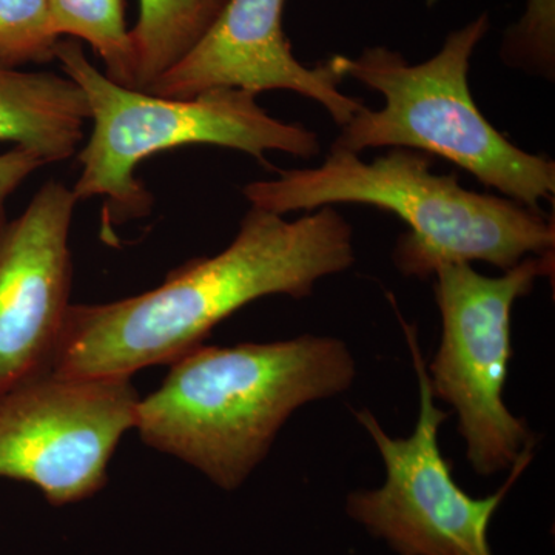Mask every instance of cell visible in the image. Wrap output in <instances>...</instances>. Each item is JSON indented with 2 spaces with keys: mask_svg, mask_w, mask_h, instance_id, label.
<instances>
[{
  "mask_svg": "<svg viewBox=\"0 0 555 555\" xmlns=\"http://www.w3.org/2000/svg\"><path fill=\"white\" fill-rule=\"evenodd\" d=\"M356 262L352 225L334 206L287 221L251 206L221 254L198 258L160 286L107 305H69L47 372L130 378L203 345L217 324L270 295L306 298L321 278Z\"/></svg>",
  "mask_w": 555,
  "mask_h": 555,
  "instance_id": "obj_1",
  "label": "cell"
},
{
  "mask_svg": "<svg viewBox=\"0 0 555 555\" xmlns=\"http://www.w3.org/2000/svg\"><path fill=\"white\" fill-rule=\"evenodd\" d=\"M356 358L334 337L190 350L156 392L139 400V437L225 491L266 459L284 423L312 401L346 392Z\"/></svg>",
  "mask_w": 555,
  "mask_h": 555,
  "instance_id": "obj_2",
  "label": "cell"
},
{
  "mask_svg": "<svg viewBox=\"0 0 555 555\" xmlns=\"http://www.w3.org/2000/svg\"><path fill=\"white\" fill-rule=\"evenodd\" d=\"M254 207L276 215L334 204L392 211L411 228L393 262L403 275L429 278L443 262L481 261L505 270L528 257L554 255L555 224L517 201L470 192L455 173H433V156L392 149L372 163L331 149L315 169L281 170L243 189Z\"/></svg>",
  "mask_w": 555,
  "mask_h": 555,
  "instance_id": "obj_3",
  "label": "cell"
},
{
  "mask_svg": "<svg viewBox=\"0 0 555 555\" xmlns=\"http://www.w3.org/2000/svg\"><path fill=\"white\" fill-rule=\"evenodd\" d=\"M491 28L489 13L449 33L430 60L409 64L387 47H367L356 57L335 54L345 78L385 98V107H363L345 124L331 149L360 155L367 149H409L451 160L506 198L540 210L555 195V163L503 137L481 115L470 94V57Z\"/></svg>",
  "mask_w": 555,
  "mask_h": 555,
  "instance_id": "obj_4",
  "label": "cell"
},
{
  "mask_svg": "<svg viewBox=\"0 0 555 555\" xmlns=\"http://www.w3.org/2000/svg\"><path fill=\"white\" fill-rule=\"evenodd\" d=\"M54 60L86 94L93 122L80 150L82 173L73 185L78 201L104 198L105 224L147 217L152 195L134 178L142 160L192 144L238 150L269 166L268 152L301 158L320 155V138L301 124L272 118L257 94L214 89L193 98H160L113 82L75 39L60 40Z\"/></svg>",
  "mask_w": 555,
  "mask_h": 555,
  "instance_id": "obj_5",
  "label": "cell"
},
{
  "mask_svg": "<svg viewBox=\"0 0 555 555\" xmlns=\"http://www.w3.org/2000/svg\"><path fill=\"white\" fill-rule=\"evenodd\" d=\"M554 255L528 257L502 276H485L469 262L437 266L436 299L443 334L427 367L434 398L454 408L467 462L480 476L511 469L535 438L505 401L513 358L511 315L514 302L550 276Z\"/></svg>",
  "mask_w": 555,
  "mask_h": 555,
  "instance_id": "obj_6",
  "label": "cell"
},
{
  "mask_svg": "<svg viewBox=\"0 0 555 555\" xmlns=\"http://www.w3.org/2000/svg\"><path fill=\"white\" fill-rule=\"evenodd\" d=\"M418 378L420 415L408 438L387 436L367 409L353 411L374 440L386 466L378 489L347 496V516L383 540L397 555H494L489 526L513 486L534 459L526 451L511 467L505 485L492 495L476 499L452 478V465L441 454L440 426L449 412L437 408L416 331L400 318Z\"/></svg>",
  "mask_w": 555,
  "mask_h": 555,
  "instance_id": "obj_7",
  "label": "cell"
},
{
  "mask_svg": "<svg viewBox=\"0 0 555 555\" xmlns=\"http://www.w3.org/2000/svg\"><path fill=\"white\" fill-rule=\"evenodd\" d=\"M138 403L130 378L25 379L0 396V477L35 485L54 506L89 499Z\"/></svg>",
  "mask_w": 555,
  "mask_h": 555,
  "instance_id": "obj_8",
  "label": "cell"
},
{
  "mask_svg": "<svg viewBox=\"0 0 555 555\" xmlns=\"http://www.w3.org/2000/svg\"><path fill=\"white\" fill-rule=\"evenodd\" d=\"M73 189L49 181L0 222V396L47 372L72 288Z\"/></svg>",
  "mask_w": 555,
  "mask_h": 555,
  "instance_id": "obj_9",
  "label": "cell"
},
{
  "mask_svg": "<svg viewBox=\"0 0 555 555\" xmlns=\"http://www.w3.org/2000/svg\"><path fill=\"white\" fill-rule=\"evenodd\" d=\"M284 2L225 0L196 46L145 93L193 98L214 89L295 91L323 105L335 124L345 126L364 105L339 91L346 78L334 56L312 68L294 56L283 30Z\"/></svg>",
  "mask_w": 555,
  "mask_h": 555,
  "instance_id": "obj_10",
  "label": "cell"
},
{
  "mask_svg": "<svg viewBox=\"0 0 555 555\" xmlns=\"http://www.w3.org/2000/svg\"><path fill=\"white\" fill-rule=\"evenodd\" d=\"M89 120L86 94L68 76L0 62V141L30 150L43 164L62 163L75 155Z\"/></svg>",
  "mask_w": 555,
  "mask_h": 555,
  "instance_id": "obj_11",
  "label": "cell"
},
{
  "mask_svg": "<svg viewBox=\"0 0 555 555\" xmlns=\"http://www.w3.org/2000/svg\"><path fill=\"white\" fill-rule=\"evenodd\" d=\"M225 0H139L130 30L134 90L147 91L203 38Z\"/></svg>",
  "mask_w": 555,
  "mask_h": 555,
  "instance_id": "obj_12",
  "label": "cell"
},
{
  "mask_svg": "<svg viewBox=\"0 0 555 555\" xmlns=\"http://www.w3.org/2000/svg\"><path fill=\"white\" fill-rule=\"evenodd\" d=\"M51 22L60 36L86 40L105 64L113 82L134 89L130 30L124 0H49Z\"/></svg>",
  "mask_w": 555,
  "mask_h": 555,
  "instance_id": "obj_13",
  "label": "cell"
},
{
  "mask_svg": "<svg viewBox=\"0 0 555 555\" xmlns=\"http://www.w3.org/2000/svg\"><path fill=\"white\" fill-rule=\"evenodd\" d=\"M61 38L51 22L49 0H0V62L20 67L54 60Z\"/></svg>",
  "mask_w": 555,
  "mask_h": 555,
  "instance_id": "obj_14",
  "label": "cell"
},
{
  "mask_svg": "<svg viewBox=\"0 0 555 555\" xmlns=\"http://www.w3.org/2000/svg\"><path fill=\"white\" fill-rule=\"evenodd\" d=\"M500 56L509 67L554 79L555 0H528L524 14L503 38Z\"/></svg>",
  "mask_w": 555,
  "mask_h": 555,
  "instance_id": "obj_15",
  "label": "cell"
},
{
  "mask_svg": "<svg viewBox=\"0 0 555 555\" xmlns=\"http://www.w3.org/2000/svg\"><path fill=\"white\" fill-rule=\"evenodd\" d=\"M42 166L43 160L30 150L14 147L0 155V222L7 219V201Z\"/></svg>",
  "mask_w": 555,
  "mask_h": 555,
  "instance_id": "obj_16",
  "label": "cell"
}]
</instances>
